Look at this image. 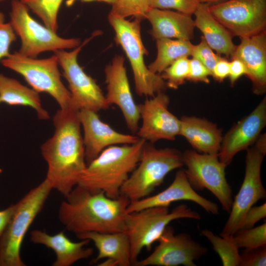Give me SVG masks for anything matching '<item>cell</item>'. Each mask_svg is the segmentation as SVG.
Masks as SVG:
<instances>
[{
    "mask_svg": "<svg viewBox=\"0 0 266 266\" xmlns=\"http://www.w3.org/2000/svg\"><path fill=\"white\" fill-rule=\"evenodd\" d=\"M1 102L0 100V103Z\"/></svg>",
    "mask_w": 266,
    "mask_h": 266,
    "instance_id": "cell-46",
    "label": "cell"
},
{
    "mask_svg": "<svg viewBox=\"0 0 266 266\" xmlns=\"http://www.w3.org/2000/svg\"><path fill=\"white\" fill-rule=\"evenodd\" d=\"M31 241L36 244H41L52 249L56 259L53 266H70L76 262L89 258L93 254V249L86 247L90 240L81 239L73 242L63 232L50 235L39 230L31 233Z\"/></svg>",
    "mask_w": 266,
    "mask_h": 266,
    "instance_id": "cell-22",
    "label": "cell"
},
{
    "mask_svg": "<svg viewBox=\"0 0 266 266\" xmlns=\"http://www.w3.org/2000/svg\"><path fill=\"white\" fill-rule=\"evenodd\" d=\"M104 73L107 103L109 106L114 104L119 107L128 129L136 133L140 119L139 108L131 92L124 57L116 55L105 66Z\"/></svg>",
    "mask_w": 266,
    "mask_h": 266,
    "instance_id": "cell-16",
    "label": "cell"
},
{
    "mask_svg": "<svg viewBox=\"0 0 266 266\" xmlns=\"http://www.w3.org/2000/svg\"><path fill=\"white\" fill-rule=\"evenodd\" d=\"M109 24L115 33V40L124 51L130 62L135 84L136 93L139 96L152 97L164 92L165 81L160 74L151 72L146 66L144 57L148 52L144 46L141 35V20H128L109 13Z\"/></svg>",
    "mask_w": 266,
    "mask_h": 266,
    "instance_id": "cell-5",
    "label": "cell"
},
{
    "mask_svg": "<svg viewBox=\"0 0 266 266\" xmlns=\"http://www.w3.org/2000/svg\"><path fill=\"white\" fill-rule=\"evenodd\" d=\"M200 3L199 0H150L151 8L172 9L189 15L194 14Z\"/></svg>",
    "mask_w": 266,
    "mask_h": 266,
    "instance_id": "cell-33",
    "label": "cell"
},
{
    "mask_svg": "<svg viewBox=\"0 0 266 266\" xmlns=\"http://www.w3.org/2000/svg\"><path fill=\"white\" fill-rule=\"evenodd\" d=\"M16 39V34L10 22H5L4 15L0 11V61L9 54L11 44Z\"/></svg>",
    "mask_w": 266,
    "mask_h": 266,
    "instance_id": "cell-35",
    "label": "cell"
},
{
    "mask_svg": "<svg viewBox=\"0 0 266 266\" xmlns=\"http://www.w3.org/2000/svg\"><path fill=\"white\" fill-rule=\"evenodd\" d=\"M78 117L83 130V140L87 165L108 147L133 144L140 139L137 135L116 131L102 122L96 112L80 109Z\"/></svg>",
    "mask_w": 266,
    "mask_h": 266,
    "instance_id": "cell-17",
    "label": "cell"
},
{
    "mask_svg": "<svg viewBox=\"0 0 266 266\" xmlns=\"http://www.w3.org/2000/svg\"><path fill=\"white\" fill-rule=\"evenodd\" d=\"M169 97L160 92L138 104L142 125L136 135L154 143L161 139L174 140L180 134L181 122L168 109Z\"/></svg>",
    "mask_w": 266,
    "mask_h": 266,
    "instance_id": "cell-15",
    "label": "cell"
},
{
    "mask_svg": "<svg viewBox=\"0 0 266 266\" xmlns=\"http://www.w3.org/2000/svg\"><path fill=\"white\" fill-rule=\"evenodd\" d=\"M209 5L199 3L194 13L195 27L202 33V36L213 50L219 55L231 57L236 47L233 36L211 14Z\"/></svg>",
    "mask_w": 266,
    "mask_h": 266,
    "instance_id": "cell-25",
    "label": "cell"
},
{
    "mask_svg": "<svg viewBox=\"0 0 266 266\" xmlns=\"http://www.w3.org/2000/svg\"><path fill=\"white\" fill-rule=\"evenodd\" d=\"M52 189L45 179L15 204L13 213L0 241V266H26L20 255L24 238Z\"/></svg>",
    "mask_w": 266,
    "mask_h": 266,
    "instance_id": "cell-7",
    "label": "cell"
},
{
    "mask_svg": "<svg viewBox=\"0 0 266 266\" xmlns=\"http://www.w3.org/2000/svg\"><path fill=\"white\" fill-rule=\"evenodd\" d=\"M76 236L81 240L88 239L94 242L98 255L92 261L93 263L106 259L114 261L116 266L132 265L130 242L125 231L114 233L89 232Z\"/></svg>",
    "mask_w": 266,
    "mask_h": 266,
    "instance_id": "cell-24",
    "label": "cell"
},
{
    "mask_svg": "<svg viewBox=\"0 0 266 266\" xmlns=\"http://www.w3.org/2000/svg\"><path fill=\"white\" fill-rule=\"evenodd\" d=\"M180 122L179 135L183 136L195 151L218 155L222 135L221 130L216 124L195 116H183Z\"/></svg>",
    "mask_w": 266,
    "mask_h": 266,
    "instance_id": "cell-23",
    "label": "cell"
},
{
    "mask_svg": "<svg viewBox=\"0 0 266 266\" xmlns=\"http://www.w3.org/2000/svg\"><path fill=\"white\" fill-rule=\"evenodd\" d=\"M156 40L157 56L147 67L151 72L158 74L176 60L191 56L194 45L185 39L160 38Z\"/></svg>",
    "mask_w": 266,
    "mask_h": 266,
    "instance_id": "cell-27",
    "label": "cell"
},
{
    "mask_svg": "<svg viewBox=\"0 0 266 266\" xmlns=\"http://www.w3.org/2000/svg\"><path fill=\"white\" fill-rule=\"evenodd\" d=\"M191 56L200 61L211 72L221 57L215 54L208 45L202 36L200 41L197 45H194Z\"/></svg>",
    "mask_w": 266,
    "mask_h": 266,
    "instance_id": "cell-34",
    "label": "cell"
},
{
    "mask_svg": "<svg viewBox=\"0 0 266 266\" xmlns=\"http://www.w3.org/2000/svg\"><path fill=\"white\" fill-rule=\"evenodd\" d=\"M14 208L15 204H13L3 210H0V241L13 213Z\"/></svg>",
    "mask_w": 266,
    "mask_h": 266,
    "instance_id": "cell-41",
    "label": "cell"
},
{
    "mask_svg": "<svg viewBox=\"0 0 266 266\" xmlns=\"http://www.w3.org/2000/svg\"><path fill=\"white\" fill-rule=\"evenodd\" d=\"M0 100L11 105L28 106L36 112L39 119L50 118L48 112L42 106L38 93L25 86L15 79L0 73Z\"/></svg>",
    "mask_w": 266,
    "mask_h": 266,
    "instance_id": "cell-26",
    "label": "cell"
},
{
    "mask_svg": "<svg viewBox=\"0 0 266 266\" xmlns=\"http://www.w3.org/2000/svg\"><path fill=\"white\" fill-rule=\"evenodd\" d=\"M209 76H211V72L200 61L193 57L190 59L188 80L209 83Z\"/></svg>",
    "mask_w": 266,
    "mask_h": 266,
    "instance_id": "cell-37",
    "label": "cell"
},
{
    "mask_svg": "<svg viewBox=\"0 0 266 266\" xmlns=\"http://www.w3.org/2000/svg\"><path fill=\"white\" fill-rule=\"evenodd\" d=\"M151 25L149 34L160 38L190 40L194 37L195 24L191 15L170 9L152 8L146 18Z\"/></svg>",
    "mask_w": 266,
    "mask_h": 266,
    "instance_id": "cell-21",
    "label": "cell"
},
{
    "mask_svg": "<svg viewBox=\"0 0 266 266\" xmlns=\"http://www.w3.org/2000/svg\"><path fill=\"white\" fill-rule=\"evenodd\" d=\"M239 266H266V245L245 249L240 254Z\"/></svg>",
    "mask_w": 266,
    "mask_h": 266,
    "instance_id": "cell-36",
    "label": "cell"
},
{
    "mask_svg": "<svg viewBox=\"0 0 266 266\" xmlns=\"http://www.w3.org/2000/svg\"><path fill=\"white\" fill-rule=\"evenodd\" d=\"M5 0H0V3L5 1Z\"/></svg>",
    "mask_w": 266,
    "mask_h": 266,
    "instance_id": "cell-44",
    "label": "cell"
},
{
    "mask_svg": "<svg viewBox=\"0 0 266 266\" xmlns=\"http://www.w3.org/2000/svg\"><path fill=\"white\" fill-rule=\"evenodd\" d=\"M181 218L200 220L201 216L185 204L176 206L171 212L168 207L155 206L127 213L125 232L130 242L132 265L138 261L144 248L151 250L171 222Z\"/></svg>",
    "mask_w": 266,
    "mask_h": 266,
    "instance_id": "cell-6",
    "label": "cell"
},
{
    "mask_svg": "<svg viewBox=\"0 0 266 266\" xmlns=\"http://www.w3.org/2000/svg\"><path fill=\"white\" fill-rule=\"evenodd\" d=\"M65 198L59 208V219L76 235L125 231V218L130 202L126 197L111 199L103 191H92L77 184Z\"/></svg>",
    "mask_w": 266,
    "mask_h": 266,
    "instance_id": "cell-2",
    "label": "cell"
},
{
    "mask_svg": "<svg viewBox=\"0 0 266 266\" xmlns=\"http://www.w3.org/2000/svg\"><path fill=\"white\" fill-rule=\"evenodd\" d=\"M266 216V204L252 206L246 212L239 230L248 229L254 227L260 220Z\"/></svg>",
    "mask_w": 266,
    "mask_h": 266,
    "instance_id": "cell-38",
    "label": "cell"
},
{
    "mask_svg": "<svg viewBox=\"0 0 266 266\" xmlns=\"http://www.w3.org/2000/svg\"><path fill=\"white\" fill-rule=\"evenodd\" d=\"M266 133L260 135L253 146L246 149L243 182L233 201L230 215L220 233L221 236H233L239 229L247 211L266 197L261 177L262 164L266 153Z\"/></svg>",
    "mask_w": 266,
    "mask_h": 266,
    "instance_id": "cell-10",
    "label": "cell"
},
{
    "mask_svg": "<svg viewBox=\"0 0 266 266\" xmlns=\"http://www.w3.org/2000/svg\"><path fill=\"white\" fill-rule=\"evenodd\" d=\"M184 169L188 181L195 191L206 189L220 202L223 209L230 212L232 203V190L226 177V166L218 155L200 153L187 150L182 154Z\"/></svg>",
    "mask_w": 266,
    "mask_h": 266,
    "instance_id": "cell-12",
    "label": "cell"
},
{
    "mask_svg": "<svg viewBox=\"0 0 266 266\" xmlns=\"http://www.w3.org/2000/svg\"><path fill=\"white\" fill-rule=\"evenodd\" d=\"M78 111L58 110L53 118L54 133L41 146L48 166L45 179L65 197L78 184L87 166Z\"/></svg>",
    "mask_w": 266,
    "mask_h": 266,
    "instance_id": "cell-1",
    "label": "cell"
},
{
    "mask_svg": "<svg viewBox=\"0 0 266 266\" xmlns=\"http://www.w3.org/2000/svg\"><path fill=\"white\" fill-rule=\"evenodd\" d=\"M98 34V32L94 33L71 51L60 50L54 52L68 84L72 106L78 110L85 109L98 112L109 106L102 90L95 80L84 71L77 60L84 45Z\"/></svg>",
    "mask_w": 266,
    "mask_h": 266,
    "instance_id": "cell-11",
    "label": "cell"
},
{
    "mask_svg": "<svg viewBox=\"0 0 266 266\" xmlns=\"http://www.w3.org/2000/svg\"><path fill=\"white\" fill-rule=\"evenodd\" d=\"M151 8L150 0H116L110 13L124 19L133 16L142 20Z\"/></svg>",
    "mask_w": 266,
    "mask_h": 266,
    "instance_id": "cell-30",
    "label": "cell"
},
{
    "mask_svg": "<svg viewBox=\"0 0 266 266\" xmlns=\"http://www.w3.org/2000/svg\"><path fill=\"white\" fill-rule=\"evenodd\" d=\"M208 8L233 36L249 37L266 31V0H226Z\"/></svg>",
    "mask_w": 266,
    "mask_h": 266,
    "instance_id": "cell-13",
    "label": "cell"
},
{
    "mask_svg": "<svg viewBox=\"0 0 266 266\" xmlns=\"http://www.w3.org/2000/svg\"><path fill=\"white\" fill-rule=\"evenodd\" d=\"M189 63L188 57H182L164 70L160 75L165 81L167 87L177 89L184 83L189 74Z\"/></svg>",
    "mask_w": 266,
    "mask_h": 266,
    "instance_id": "cell-32",
    "label": "cell"
},
{
    "mask_svg": "<svg viewBox=\"0 0 266 266\" xmlns=\"http://www.w3.org/2000/svg\"><path fill=\"white\" fill-rule=\"evenodd\" d=\"M238 248L250 249L266 245V223L255 228L239 230L233 235Z\"/></svg>",
    "mask_w": 266,
    "mask_h": 266,
    "instance_id": "cell-31",
    "label": "cell"
},
{
    "mask_svg": "<svg viewBox=\"0 0 266 266\" xmlns=\"http://www.w3.org/2000/svg\"><path fill=\"white\" fill-rule=\"evenodd\" d=\"M225 0H199L200 3H207L210 5L218 3Z\"/></svg>",
    "mask_w": 266,
    "mask_h": 266,
    "instance_id": "cell-43",
    "label": "cell"
},
{
    "mask_svg": "<svg viewBox=\"0 0 266 266\" xmlns=\"http://www.w3.org/2000/svg\"><path fill=\"white\" fill-rule=\"evenodd\" d=\"M153 252L135 266H196L195 261L208 251V249L193 240L186 233H174V229L167 226L158 240Z\"/></svg>",
    "mask_w": 266,
    "mask_h": 266,
    "instance_id": "cell-14",
    "label": "cell"
},
{
    "mask_svg": "<svg viewBox=\"0 0 266 266\" xmlns=\"http://www.w3.org/2000/svg\"><path fill=\"white\" fill-rule=\"evenodd\" d=\"M230 62L229 78L231 84L234 85L237 80L243 75L245 74V67L243 63L238 59H231Z\"/></svg>",
    "mask_w": 266,
    "mask_h": 266,
    "instance_id": "cell-40",
    "label": "cell"
},
{
    "mask_svg": "<svg viewBox=\"0 0 266 266\" xmlns=\"http://www.w3.org/2000/svg\"><path fill=\"white\" fill-rule=\"evenodd\" d=\"M266 125V98L265 97L247 116L233 126L222 137L218 157L226 166L239 152L246 150L260 135Z\"/></svg>",
    "mask_w": 266,
    "mask_h": 266,
    "instance_id": "cell-18",
    "label": "cell"
},
{
    "mask_svg": "<svg viewBox=\"0 0 266 266\" xmlns=\"http://www.w3.org/2000/svg\"><path fill=\"white\" fill-rule=\"evenodd\" d=\"M201 234L210 242L220 257L223 266H239V248L234 243L233 236H218L207 229L202 230Z\"/></svg>",
    "mask_w": 266,
    "mask_h": 266,
    "instance_id": "cell-28",
    "label": "cell"
},
{
    "mask_svg": "<svg viewBox=\"0 0 266 266\" xmlns=\"http://www.w3.org/2000/svg\"><path fill=\"white\" fill-rule=\"evenodd\" d=\"M29 10L20 0H12L9 22L20 38L18 52L21 55L35 58L44 52L74 49L81 44L79 38H63L39 24L31 16Z\"/></svg>",
    "mask_w": 266,
    "mask_h": 266,
    "instance_id": "cell-9",
    "label": "cell"
},
{
    "mask_svg": "<svg viewBox=\"0 0 266 266\" xmlns=\"http://www.w3.org/2000/svg\"><path fill=\"white\" fill-rule=\"evenodd\" d=\"M20 0L42 20L44 26L57 32L59 11L64 0Z\"/></svg>",
    "mask_w": 266,
    "mask_h": 266,
    "instance_id": "cell-29",
    "label": "cell"
},
{
    "mask_svg": "<svg viewBox=\"0 0 266 266\" xmlns=\"http://www.w3.org/2000/svg\"><path fill=\"white\" fill-rule=\"evenodd\" d=\"M2 172V169L0 168V174Z\"/></svg>",
    "mask_w": 266,
    "mask_h": 266,
    "instance_id": "cell-45",
    "label": "cell"
},
{
    "mask_svg": "<svg viewBox=\"0 0 266 266\" xmlns=\"http://www.w3.org/2000/svg\"><path fill=\"white\" fill-rule=\"evenodd\" d=\"M153 144L145 142L138 165L121 188L120 195L130 202L148 197L168 173L184 165L177 149L157 148Z\"/></svg>",
    "mask_w": 266,
    "mask_h": 266,
    "instance_id": "cell-4",
    "label": "cell"
},
{
    "mask_svg": "<svg viewBox=\"0 0 266 266\" xmlns=\"http://www.w3.org/2000/svg\"><path fill=\"white\" fill-rule=\"evenodd\" d=\"M230 72V62L226 58H222L218 61L214 66L211 76L219 82H223L229 77Z\"/></svg>",
    "mask_w": 266,
    "mask_h": 266,
    "instance_id": "cell-39",
    "label": "cell"
},
{
    "mask_svg": "<svg viewBox=\"0 0 266 266\" xmlns=\"http://www.w3.org/2000/svg\"><path fill=\"white\" fill-rule=\"evenodd\" d=\"M77 0H81L84 2H91V1H97L105 2V3L111 4V5L114 3L116 1V0H66V5L68 7H70L72 6L75 3V2Z\"/></svg>",
    "mask_w": 266,
    "mask_h": 266,
    "instance_id": "cell-42",
    "label": "cell"
},
{
    "mask_svg": "<svg viewBox=\"0 0 266 266\" xmlns=\"http://www.w3.org/2000/svg\"><path fill=\"white\" fill-rule=\"evenodd\" d=\"M180 200L194 202L208 213L216 215L219 213L217 204L198 194L189 182L184 169H180L171 184L164 191L151 197L131 201L127 213L151 207H168L171 203Z\"/></svg>",
    "mask_w": 266,
    "mask_h": 266,
    "instance_id": "cell-19",
    "label": "cell"
},
{
    "mask_svg": "<svg viewBox=\"0 0 266 266\" xmlns=\"http://www.w3.org/2000/svg\"><path fill=\"white\" fill-rule=\"evenodd\" d=\"M145 141L140 138L134 144L107 147L87 165L78 184L103 191L111 199L119 198L122 186L139 162Z\"/></svg>",
    "mask_w": 266,
    "mask_h": 266,
    "instance_id": "cell-3",
    "label": "cell"
},
{
    "mask_svg": "<svg viewBox=\"0 0 266 266\" xmlns=\"http://www.w3.org/2000/svg\"><path fill=\"white\" fill-rule=\"evenodd\" d=\"M1 63L21 75L38 93L45 92L51 96L61 109L72 107L70 92L61 80L55 54L38 59L24 56L17 51L10 53L1 60Z\"/></svg>",
    "mask_w": 266,
    "mask_h": 266,
    "instance_id": "cell-8",
    "label": "cell"
},
{
    "mask_svg": "<svg viewBox=\"0 0 266 266\" xmlns=\"http://www.w3.org/2000/svg\"><path fill=\"white\" fill-rule=\"evenodd\" d=\"M240 38V43L230 57L243 63L253 92L263 95L266 91V31Z\"/></svg>",
    "mask_w": 266,
    "mask_h": 266,
    "instance_id": "cell-20",
    "label": "cell"
}]
</instances>
